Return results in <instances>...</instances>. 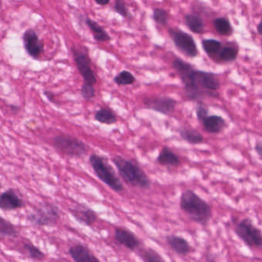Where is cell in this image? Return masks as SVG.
Listing matches in <instances>:
<instances>
[{
    "instance_id": "4dcf8cb0",
    "label": "cell",
    "mask_w": 262,
    "mask_h": 262,
    "mask_svg": "<svg viewBox=\"0 0 262 262\" xmlns=\"http://www.w3.org/2000/svg\"><path fill=\"white\" fill-rule=\"evenodd\" d=\"M81 95L85 100L91 101L96 96V90L94 85L84 84L81 88Z\"/></svg>"
},
{
    "instance_id": "e575fe53",
    "label": "cell",
    "mask_w": 262,
    "mask_h": 262,
    "mask_svg": "<svg viewBox=\"0 0 262 262\" xmlns=\"http://www.w3.org/2000/svg\"><path fill=\"white\" fill-rule=\"evenodd\" d=\"M43 94L50 102L55 103V95L53 94L52 92L47 91V90H45V91L43 92Z\"/></svg>"
},
{
    "instance_id": "ab89813d",
    "label": "cell",
    "mask_w": 262,
    "mask_h": 262,
    "mask_svg": "<svg viewBox=\"0 0 262 262\" xmlns=\"http://www.w3.org/2000/svg\"><path fill=\"white\" fill-rule=\"evenodd\" d=\"M2 262H4V261H2Z\"/></svg>"
},
{
    "instance_id": "603a6c76",
    "label": "cell",
    "mask_w": 262,
    "mask_h": 262,
    "mask_svg": "<svg viewBox=\"0 0 262 262\" xmlns=\"http://www.w3.org/2000/svg\"><path fill=\"white\" fill-rule=\"evenodd\" d=\"M95 119L105 125H113L118 120L117 116L113 113V110L108 108H101L96 111L95 113Z\"/></svg>"
},
{
    "instance_id": "ffe728a7",
    "label": "cell",
    "mask_w": 262,
    "mask_h": 262,
    "mask_svg": "<svg viewBox=\"0 0 262 262\" xmlns=\"http://www.w3.org/2000/svg\"><path fill=\"white\" fill-rule=\"evenodd\" d=\"M181 138L191 145H199L203 143V136L197 130L190 127H182L179 130Z\"/></svg>"
},
{
    "instance_id": "83f0119b",
    "label": "cell",
    "mask_w": 262,
    "mask_h": 262,
    "mask_svg": "<svg viewBox=\"0 0 262 262\" xmlns=\"http://www.w3.org/2000/svg\"><path fill=\"white\" fill-rule=\"evenodd\" d=\"M113 80L118 85H130L136 82L134 75L127 70H122L117 76H115Z\"/></svg>"
},
{
    "instance_id": "836d02e7",
    "label": "cell",
    "mask_w": 262,
    "mask_h": 262,
    "mask_svg": "<svg viewBox=\"0 0 262 262\" xmlns=\"http://www.w3.org/2000/svg\"><path fill=\"white\" fill-rule=\"evenodd\" d=\"M205 262H217L216 260V257H214V254L208 251L205 254Z\"/></svg>"
},
{
    "instance_id": "f35d334b",
    "label": "cell",
    "mask_w": 262,
    "mask_h": 262,
    "mask_svg": "<svg viewBox=\"0 0 262 262\" xmlns=\"http://www.w3.org/2000/svg\"><path fill=\"white\" fill-rule=\"evenodd\" d=\"M257 33H258L260 36H262V19L259 23L257 27Z\"/></svg>"
},
{
    "instance_id": "8fae6325",
    "label": "cell",
    "mask_w": 262,
    "mask_h": 262,
    "mask_svg": "<svg viewBox=\"0 0 262 262\" xmlns=\"http://www.w3.org/2000/svg\"><path fill=\"white\" fill-rule=\"evenodd\" d=\"M24 47L27 54L34 59H39L44 51V45L33 29H28L23 35Z\"/></svg>"
},
{
    "instance_id": "5bb4252c",
    "label": "cell",
    "mask_w": 262,
    "mask_h": 262,
    "mask_svg": "<svg viewBox=\"0 0 262 262\" xmlns=\"http://www.w3.org/2000/svg\"><path fill=\"white\" fill-rule=\"evenodd\" d=\"M25 205L24 199L13 188L6 190L0 195V208L2 211H10L22 209Z\"/></svg>"
},
{
    "instance_id": "9a60e30c",
    "label": "cell",
    "mask_w": 262,
    "mask_h": 262,
    "mask_svg": "<svg viewBox=\"0 0 262 262\" xmlns=\"http://www.w3.org/2000/svg\"><path fill=\"white\" fill-rule=\"evenodd\" d=\"M68 252L75 262H101L88 247L81 243L72 245Z\"/></svg>"
},
{
    "instance_id": "ac0fdd59",
    "label": "cell",
    "mask_w": 262,
    "mask_h": 262,
    "mask_svg": "<svg viewBox=\"0 0 262 262\" xmlns=\"http://www.w3.org/2000/svg\"><path fill=\"white\" fill-rule=\"evenodd\" d=\"M156 160L162 166L177 167L181 163L179 156L168 147L162 148Z\"/></svg>"
},
{
    "instance_id": "7a4b0ae2",
    "label": "cell",
    "mask_w": 262,
    "mask_h": 262,
    "mask_svg": "<svg viewBox=\"0 0 262 262\" xmlns=\"http://www.w3.org/2000/svg\"><path fill=\"white\" fill-rule=\"evenodd\" d=\"M179 207L192 222L202 226H207L212 217L211 205L191 189L181 194Z\"/></svg>"
},
{
    "instance_id": "8992f818",
    "label": "cell",
    "mask_w": 262,
    "mask_h": 262,
    "mask_svg": "<svg viewBox=\"0 0 262 262\" xmlns=\"http://www.w3.org/2000/svg\"><path fill=\"white\" fill-rule=\"evenodd\" d=\"M234 232L249 248H262V231L251 217H245L234 224Z\"/></svg>"
},
{
    "instance_id": "277c9868",
    "label": "cell",
    "mask_w": 262,
    "mask_h": 262,
    "mask_svg": "<svg viewBox=\"0 0 262 262\" xmlns=\"http://www.w3.org/2000/svg\"><path fill=\"white\" fill-rule=\"evenodd\" d=\"M90 163L96 176L115 192H123L125 188L108 161L97 154H92Z\"/></svg>"
},
{
    "instance_id": "3957f363",
    "label": "cell",
    "mask_w": 262,
    "mask_h": 262,
    "mask_svg": "<svg viewBox=\"0 0 262 262\" xmlns=\"http://www.w3.org/2000/svg\"><path fill=\"white\" fill-rule=\"evenodd\" d=\"M112 162L117 168L119 176L130 186L142 189H148L151 187V180L136 161L116 156L112 159Z\"/></svg>"
},
{
    "instance_id": "5b68a950",
    "label": "cell",
    "mask_w": 262,
    "mask_h": 262,
    "mask_svg": "<svg viewBox=\"0 0 262 262\" xmlns=\"http://www.w3.org/2000/svg\"><path fill=\"white\" fill-rule=\"evenodd\" d=\"M61 219V211L55 204L42 202L27 214V219L33 225L41 227L55 226Z\"/></svg>"
},
{
    "instance_id": "4316f807",
    "label": "cell",
    "mask_w": 262,
    "mask_h": 262,
    "mask_svg": "<svg viewBox=\"0 0 262 262\" xmlns=\"http://www.w3.org/2000/svg\"><path fill=\"white\" fill-rule=\"evenodd\" d=\"M139 254L143 262H167L158 251L151 248L141 250Z\"/></svg>"
},
{
    "instance_id": "ba28073f",
    "label": "cell",
    "mask_w": 262,
    "mask_h": 262,
    "mask_svg": "<svg viewBox=\"0 0 262 262\" xmlns=\"http://www.w3.org/2000/svg\"><path fill=\"white\" fill-rule=\"evenodd\" d=\"M72 54L79 74L84 80V84L95 85L97 83V78L92 68V60L88 50L85 47L72 46Z\"/></svg>"
},
{
    "instance_id": "f546056e",
    "label": "cell",
    "mask_w": 262,
    "mask_h": 262,
    "mask_svg": "<svg viewBox=\"0 0 262 262\" xmlns=\"http://www.w3.org/2000/svg\"><path fill=\"white\" fill-rule=\"evenodd\" d=\"M153 20L161 26H166L169 19L168 11L162 8H155L153 10Z\"/></svg>"
},
{
    "instance_id": "484cf974",
    "label": "cell",
    "mask_w": 262,
    "mask_h": 262,
    "mask_svg": "<svg viewBox=\"0 0 262 262\" xmlns=\"http://www.w3.org/2000/svg\"><path fill=\"white\" fill-rule=\"evenodd\" d=\"M19 234L17 228L10 221L0 217V236L2 237H16Z\"/></svg>"
},
{
    "instance_id": "e0dca14e",
    "label": "cell",
    "mask_w": 262,
    "mask_h": 262,
    "mask_svg": "<svg viewBox=\"0 0 262 262\" xmlns=\"http://www.w3.org/2000/svg\"><path fill=\"white\" fill-rule=\"evenodd\" d=\"M202 125L205 131L210 134H219L227 126L225 119L217 115L208 116L202 122Z\"/></svg>"
},
{
    "instance_id": "d6a6232c",
    "label": "cell",
    "mask_w": 262,
    "mask_h": 262,
    "mask_svg": "<svg viewBox=\"0 0 262 262\" xmlns=\"http://www.w3.org/2000/svg\"><path fill=\"white\" fill-rule=\"evenodd\" d=\"M114 10L116 13L120 15L122 17L128 18L129 16L126 4L122 0H116L114 4Z\"/></svg>"
},
{
    "instance_id": "74e56055",
    "label": "cell",
    "mask_w": 262,
    "mask_h": 262,
    "mask_svg": "<svg viewBox=\"0 0 262 262\" xmlns=\"http://www.w3.org/2000/svg\"><path fill=\"white\" fill-rule=\"evenodd\" d=\"M10 110H11L13 113H18L19 110V107L18 105H10Z\"/></svg>"
},
{
    "instance_id": "2e32d148",
    "label": "cell",
    "mask_w": 262,
    "mask_h": 262,
    "mask_svg": "<svg viewBox=\"0 0 262 262\" xmlns=\"http://www.w3.org/2000/svg\"><path fill=\"white\" fill-rule=\"evenodd\" d=\"M165 240L171 251L179 255L187 256L194 251V248L190 245L189 242L182 236L170 234L166 236Z\"/></svg>"
},
{
    "instance_id": "4fadbf2b",
    "label": "cell",
    "mask_w": 262,
    "mask_h": 262,
    "mask_svg": "<svg viewBox=\"0 0 262 262\" xmlns=\"http://www.w3.org/2000/svg\"><path fill=\"white\" fill-rule=\"evenodd\" d=\"M114 238L119 245L125 247L131 251H135L140 248L141 241L137 236L125 227H117L115 229Z\"/></svg>"
},
{
    "instance_id": "f1b7e54d",
    "label": "cell",
    "mask_w": 262,
    "mask_h": 262,
    "mask_svg": "<svg viewBox=\"0 0 262 262\" xmlns=\"http://www.w3.org/2000/svg\"><path fill=\"white\" fill-rule=\"evenodd\" d=\"M237 57V50L232 47H223L217 56V59L222 62H234Z\"/></svg>"
},
{
    "instance_id": "1f68e13d",
    "label": "cell",
    "mask_w": 262,
    "mask_h": 262,
    "mask_svg": "<svg viewBox=\"0 0 262 262\" xmlns=\"http://www.w3.org/2000/svg\"><path fill=\"white\" fill-rule=\"evenodd\" d=\"M195 113L198 120L202 123V122L208 117L209 110H208V106L200 102L196 105Z\"/></svg>"
},
{
    "instance_id": "6da1fadb",
    "label": "cell",
    "mask_w": 262,
    "mask_h": 262,
    "mask_svg": "<svg viewBox=\"0 0 262 262\" xmlns=\"http://www.w3.org/2000/svg\"><path fill=\"white\" fill-rule=\"evenodd\" d=\"M171 65L180 78L185 96L189 100L199 102L206 97H217L221 83L215 74L196 70L180 58H174Z\"/></svg>"
},
{
    "instance_id": "7402d4cb",
    "label": "cell",
    "mask_w": 262,
    "mask_h": 262,
    "mask_svg": "<svg viewBox=\"0 0 262 262\" xmlns=\"http://www.w3.org/2000/svg\"><path fill=\"white\" fill-rule=\"evenodd\" d=\"M202 46L205 53L212 58L215 56L217 57L221 50L223 48L222 42L214 39H204L202 42Z\"/></svg>"
},
{
    "instance_id": "52a82bcc",
    "label": "cell",
    "mask_w": 262,
    "mask_h": 262,
    "mask_svg": "<svg viewBox=\"0 0 262 262\" xmlns=\"http://www.w3.org/2000/svg\"><path fill=\"white\" fill-rule=\"evenodd\" d=\"M53 145L58 152L70 158L82 157L88 151L82 140L70 135H58L53 139Z\"/></svg>"
},
{
    "instance_id": "9c48e42d",
    "label": "cell",
    "mask_w": 262,
    "mask_h": 262,
    "mask_svg": "<svg viewBox=\"0 0 262 262\" xmlns=\"http://www.w3.org/2000/svg\"><path fill=\"white\" fill-rule=\"evenodd\" d=\"M168 35L172 40L174 47L182 54L189 58L197 57L199 50L194 38L191 35L177 27L168 29Z\"/></svg>"
},
{
    "instance_id": "d590c367",
    "label": "cell",
    "mask_w": 262,
    "mask_h": 262,
    "mask_svg": "<svg viewBox=\"0 0 262 262\" xmlns=\"http://www.w3.org/2000/svg\"><path fill=\"white\" fill-rule=\"evenodd\" d=\"M254 151L257 153V156L262 159V142H257L254 146Z\"/></svg>"
},
{
    "instance_id": "d4e9b609",
    "label": "cell",
    "mask_w": 262,
    "mask_h": 262,
    "mask_svg": "<svg viewBox=\"0 0 262 262\" xmlns=\"http://www.w3.org/2000/svg\"><path fill=\"white\" fill-rule=\"evenodd\" d=\"M214 27L221 36H228L232 34L233 27L231 23L225 17H217L214 20Z\"/></svg>"
},
{
    "instance_id": "cb8c5ba5",
    "label": "cell",
    "mask_w": 262,
    "mask_h": 262,
    "mask_svg": "<svg viewBox=\"0 0 262 262\" xmlns=\"http://www.w3.org/2000/svg\"><path fill=\"white\" fill-rule=\"evenodd\" d=\"M21 249L24 254L33 260L42 261V260H45L46 257H47L43 251H41L38 247L30 242L23 244Z\"/></svg>"
},
{
    "instance_id": "7c38bea8",
    "label": "cell",
    "mask_w": 262,
    "mask_h": 262,
    "mask_svg": "<svg viewBox=\"0 0 262 262\" xmlns=\"http://www.w3.org/2000/svg\"><path fill=\"white\" fill-rule=\"evenodd\" d=\"M73 217L82 225L92 226L98 220V214L94 210L83 204H76L69 209Z\"/></svg>"
},
{
    "instance_id": "8d00e7d4",
    "label": "cell",
    "mask_w": 262,
    "mask_h": 262,
    "mask_svg": "<svg viewBox=\"0 0 262 262\" xmlns=\"http://www.w3.org/2000/svg\"><path fill=\"white\" fill-rule=\"evenodd\" d=\"M96 2V4H98V5L101 6V7H105V6L108 5V4H110V0H104V1H98V0H96L95 1Z\"/></svg>"
},
{
    "instance_id": "44dd1931",
    "label": "cell",
    "mask_w": 262,
    "mask_h": 262,
    "mask_svg": "<svg viewBox=\"0 0 262 262\" xmlns=\"http://www.w3.org/2000/svg\"><path fill=\"white\" fill-rule=\"evenodd\" d=\"M184 19H185V25L192 33L195 34H202L205 32L203 19L199 15L195 13H188L185 15Z\"/></svg>"
},
{
    "instance_id": "d6986e66",
    "label": "cell",
    "mask_w": 262,
    "mask_h": 262,
    "mask_svg": "<svg viewBox=\"0 0 262 262\" xmlns=\"http://www.w3.org/2000/svg\"><path fill=\"white\" fill-rule=\"evenodd\" d=\"M85 24H86L88 28L91 31L93 34V38L95 40L98 42H110L111 40V36H110L106 30L101 27L97 22L90 19V18H86L85 19Z\"/></svg>"
},
{
    "instance_id": "30bf717a",
    "label": "cell",
    "mask_w": 262,
    "mask_h": 262,
    "mask_svg": "<svg viewBox=\"0 0 262 262\" xmlns=\"http://www.w3.org/2000/svg\"><path fill=\"white\" fill-rule=\"evenodd\" d=\"M144 106L148 110H152L160 114L168 115L176 110L177 101L168 96H154V97L145 98L142 101Z\"/></svg>"
}]
</instances>
